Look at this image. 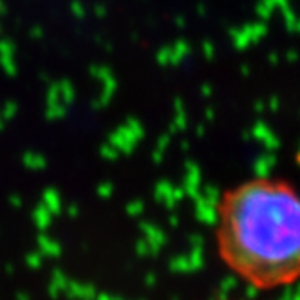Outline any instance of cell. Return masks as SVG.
<instances>
[{"mask_svg": "<svg viewBox=\"0 0 300 300\" xmlns=\"http://www.w3.org/2000/svg\"><path fill=\"white\" fill-rule=\"evenodd\" d=\"M215 244L222 264L255 289L300 279V194L291 183L253 178L222 194Z\"/></svg>", "mask_w": 300, "mask_h": 300, "instance_id": "1", "label": "cell"}]
</instances>
